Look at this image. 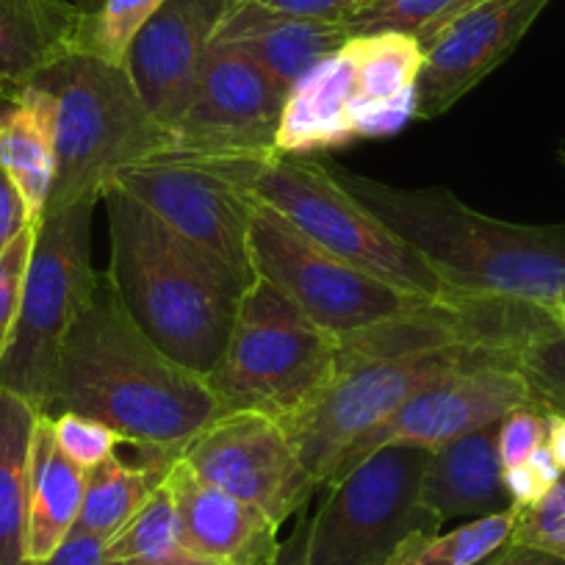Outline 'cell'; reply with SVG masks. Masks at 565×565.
Instances as JSON below:
<instances>
[{
    "label": "cell",
    "mask_w": 565,
    "mask_h": 565,
    "mask_svg": "<svg viewBox=\"0 0 565 565\" xmlns=\"http://www.w3.org/2000/svg\"><path fill=\"white\" fill-rule=\"evenodd\" d=\"M78 413L106 424L170 469L222 411L203 374L167 355L125 311L106 271L70 328L53 377L47 416Z\"/></svg>",
    "instance_id": "obj_1"
},
{
    "label": "cell",
    "mask_w": 565,
    "mask_h": 565,
    "mask_svg": "<svg viewBox=\"0 0 565 565\" xmlns=\"http://www.w3.org/2000/svg\"><path fill=\"white\" fill-rule=\"evenodd\" d=\"M335 178L441 275L452 297H488L565 319V225H521L444 186L405 189L333 167Z\"/></svg>",
    "instance_id": "obj_2"
},
{
    "label": "cell",
    "mask_w": 565,
    "mask_h": 565,
    "mask_svg": "<svg viewBox=\"0 0 565 565\" xmlns=\"http://www.w3.org/2000/svg\"><path fill=\"white\" fill-rule=\"evenodd\" d=\"M108 280L125 311L167 355L209 377L225 352L244 280L164 225L117 183L106 189Z\"/></svg>",
    "instance_id": "obj_3"
},
{
    "label": "cell",
    "mask_w": 565,
    "mask_h": 565,
    "mask_svg": "<svg viewBox=\"0 0 565 565\" xmlns=\"http://www.w3.org/2000/svg\"><path fill=\"white\" fill-rule=\"evenodd\" d=\"M34 86L53 97L56 125L47 209L100 203L125 170L175 148V130L148 111L125 64L73 51L51 64Z\"/></svg>",
    "instance_id": "obj_4"
},
{
    "label": "cell",
    "mask_w": 565,
    "mask_h": 565,
    "mask_svg": "<svg viewBox=\"0 0 565 565\" xmlns=\"http://www.w3.org/2000/svg\"><path fill=\"white\" fill-rule=\"evenodd\" d=\"M427 455L385 447L324 482L317 510L280 543L275 565H391L413 535L441 530L422 504Z\"/></svg>",
    "instance_id": "obj_5"
},
{
    "label": "cell",
    "mask_w": 565,
    "mask_h": 565,
    "mask_svg": "<svg viewBox=\"0 0 565 565\" xmlns=\"http://www.w3.org/2000/svg\"><path fill=\"white\" fill-rule=\"evenodd\" d=\"M339 339L319 328L275 282L255 275L238 300L225 352L209 374L222 411L286 418L330 380Z\"/></svg>",
    "instance_id": "obj_6"
},
{
    "label": "cell",
    "mask_w": 565,
    "mask_h": 565,
    "mask_svg": "<svg viewBox=\"0 0 565 565\" xmlns=\"http://www.w3.org/2000/svg\"><path fill=\"white\" fill-rule=\"evenodd\" d=\"M486 361H510L482 347H427L385 355L339 358L328 383L291 416L280 418L302 463L322 488L347 449L405 405L416 391L458 369ZM515 366V363H513Z\"/></svg>",
    "instance_id": "obj_7"
},
{
    "label": "cell",
    "mask_w": 565,
    "mask_h": 565,
    "mask_svg": "<svg viewBox=\"0 0 565 565\" xmlns=\"http://www.w3.org/2000/svg\"><path fill=\"white\" fill-rule=\"evenodd\" d=\"M255 200L319 247L396 289L430 300H455L424 255L361 203L330 164L306 156H277L255 183Z\"/></svg>",
    "instance_id": "obj_8"
},
{
    "label": "cell",
    "mask_w": 565,
    "mask_h": 565,
    "mask_svg": "<svg viewBox=\"0 0 565 565\" xmlns=\"http://www.w3.org/2000/svg\"><path fill=\"white\" fill-rule=\"evenodd\" d=\"M95 205L75 203L45 209L36 225L12 344L0 358V383L31 402L40 413H47L51 405L64 339L100 277L92 266Z\"/></svg>",
    "instance_id": "obj_9"
},
{
    "label": "cell",
    "mask_w": 565,
    "mask_h": 565,
    "mask_svg": "<svg viewBox=\"0 0 565 565\" xmlns=\"http://www.w3.org/2000/svg\"><path fill=\"white\" fill-rule=\"evenodd\" d=\"M271 161L170 150L125 170L117 178V186L148 205L189 244L244 280H253L249 225L258 205L255 183Z\"/></svg>",
    "instance_id": "obj_10"
},
{
    "label": "cell",
    "mask_w": 565,
    "mask_h": 565,
    "mask_svg": "<svg viewBox=\"0 0 565 565\" xmlns=\"http://www.w3.org/2000/svg\"><path fill=\"white\" fill-rule=\"evenodd\" d=\"M249 260L255 275L275 282L306 317L339 341L399 322L430 308L433 302H441L396 289L347 264L302 236L264 203L255 205L249 225Z\"/></svg>",
    "instance_id": "obj_11"
},
{
    "label": "cell",
    "mask_w": 565,
    "mask_h": 565,
    "mask_svg": "<svg viewBox=\"0 0 565 565\" xmlns=\"http://www.w3.org/2000/svg\"><path fill=\"white\" fill-rule=\"evenodd\" d=\"M181 458L211 486L253 504L277 526L302 513L319 491L286 424L260 411L220 413Z\"/></svg>",
    "instance_id": "obj_12"
},
{
    "label": "cell",
    "mask_w": 565,
    "mask_h": 565,
    "mask_svg": "<svg viewBox=\"0 0 565 565\" xmlns=\"http://www.w3.org/2000/svg\"><path fill=\"white\" fill-rule=\"evenodd\" d=\"M541 407L524 374L508 361H486L433 380L396 407L385 422L358 438L335 475L385 447L433 449L502 422L519 407ZM543 411V407H541ZM333 475V477H335ZM330 477V480H333Z\"/></svg>",
    "instance_id": "obj_13"
},
{
    "label": "cell",
    "mask_w": 565,
    "mask_h": 565,
    "mask_svg": "<svg viewBox=\"0 0 565 565\" xmlns=\"http://www.w3.org/2000/svg\"><path fill=\"white\" fill-rule=\"evenodd\" d=\"M282 103L286 92L247 53L214 42L198 92L175 125L172 150L220 159H277Z\"/></svg>",
    "instance_id": "obj_14"
},
{
    "label": "cell",
    "mask_w": 565,
    "mask_h": 565,
    "mask_svg": "<svg viewBox=\"0 0 565 565\" xmlns=\"http://www.w3.org/2000/svg\"><path fill=\"white\" fill-rule=\"evenodd\" d=\"M233 0H164L141 25L125 56V70L141 103L164 128L186 114L214 34Z\"/></svg>",
    "instance_id": "obj_15"
},
{
    "label": "cell",
    "mask_w": 565,
    "mask_h": 565,
    "mask_svg": "<svg viewBox=\"0 0 565 565\" xmlns=\"http://www.w3.org/2000/svg\"><path fill=\"white\" fill-rule=\"evenodd\" d=\"M552 0H482L424 47L416 119L447 114L510 58Z\"/></svg>",
    "instance_id": "obj_16"
},
{
    "label": "cell",
    "mask_w": 565,
    "mask_h": 565,
    "mask_svg": "<svg viewBox=\"0 0 565 565\" xmlns=\"http://www.w3.org/2000/svg\"><path fill=\"white\" fill-rule=\"evenodd\" d=\"M164 482L175 499L183 543L194 557L227 565H275L280 526L260 510L211 486L186 458L172 460Z\"/></svg>",
    "instance_id": "obj_17"
},
{
    "label": "cell",
    "mask_w": 565,
    "mask_h": 565,
    "mask_svg": "<svg viewBox=\"0 0 565 565\" xmlns=\"http://www.w3.org/2000/svg\"><path fill=\"white\" fill-rule=\"evenodd\" d=\"M350 40L347 25L277 14L255 0H233L214 34L220 45L247 53L286 95L302 75L335 56Z\"/></svg>",
    "instance_id": "obj_18"
},
{
    "label": "cell",
    "mask_w": 565,
    "mask_h": 565,
    "mask_svg": "<svg viewBox=\"0 0 565 565\" xmlns=\"http://www.w3.org/2000/svg\"><path fill=\"white\" fill-rule=\"evenodd\" d=\"M497 424L455 438L427 455L422 504L441 526L455 519L471 521L513 508L497 449Z\"/></svg>",
    "instance_id": "obj_19"
},
{
    "label": "cell",
    "mask_w": 565,
    "mask_h": 565,
    "mask_svg": "<svg viewBox=\"0 0 565 565\" xmlns=\"http://www.w3.org/2000/svg\"><path fill=\"white\" fill-rule=\"evenodd\" d=\"M355 97V62L347 45L302 75L286 95L275 148L280 156H313L358 141L350 106Z\"/></svg>",
    "instance_id": "obj_20"
},
{
    "label": "cell",
    "mask_w": 565,
    "mask_h": 565,
    "mask_svg": "<svg viewBox=\"0 0 565 565\" xmlns=\"http://www.w3.org/2000/svg\"><path fill=\"white\" fill-rule=\"evenodd\" d=\"M78 0H0V103H14L51 64L75 51Z\"/></svg>",
    "instance_id": "obj_21"
},
{
    "label": "cell",
    "mask_w": 565,
    "mask_h": 565,
    "mask_svg": "<svg viewBox=\"0 0 565 565\" xmlns=\"http://www.w3.org/2000/svg\"><path fill=\"white\" fill-rule=\"evenodd\" d=\"M86 471L58 449L51 416L34 430L29 475V563L45 559L75 530L84 504Z\"/></svg>",
    "instance_id": "obj_22"
},
{
    "label": "cell",
    "mask_w": 565,
    "mask_h": 565,
    "mask_svg": "<svg viewBox=\"0 0 565 565\" xmlns=\"http://www.w3.org/2000/svg\"><path fill=\"white\" fill-rule=\"evenodd\" d=\"M0 167L23 194L31 220L40 222L56 172L53 97L40 86L31 84L18 100L0 108Z\"/></svg>",
    "instance_id": "obj_23"
},
{
    "label": "cell",
    "mask_w": 565,
    "mask_h": 565,
    "mask_svg": "<svg viewBox=\"0 0 565 565\" xmlns=\"http://www.w3.org/2000/svg\"><path fill=\"white\" fill-rule=\"evenodd\" d=\"M42 413L0 383V565L29 563V475Z\"/></svg>",
    "instance_id": "obj_24"
},
{
    "label": "cell",
    "mask_w": 565,
    "mask_h": 565,
    "mask_svg": "<svg viewBox=\"0 0 565 565\" xmlns=\"http://www.w3.org/2000/svg\"><path fill=\"white\" fill-rule=\"evenodd\" d=\"M167 469L153 463H125L119 455L86 471L84 504L75 530L111 541L164 482Z\"/></svg>",
    "instance_id": "obj_25"
},
{
    "label": "cell",
    "mask_w": 565,
    "mask_h": 565,
    "mask_svg": "<svg viewBox=\"0 0 565 565\" xmlns=\"http://www.w3.org/2000/svg\"><path fill=\"white\" fill-rule=\"evenodd\" d=\"M108 557L117 565H181L192 559L183 543L181 519L167 482H161L139 513L106 541Z\"/></svg>",
    "instance_id": "obj_26"
},
{
    "label": "cell",
    "mask_w": 565,
    "mask_h": 565,
    "mask_svg": "<svg viewBox=\"0 0 565 565\" xmlns=\"http://www.w3.org/2000/svg\"><path fill=\"white\" fill-rule=\"evenodd\" d=\"M515 504L502 513L471 519L449 532L413 535L391 565H480L504 548L515 530Z\"/></svg>",
    "instance_id": "obj_27"
},
{
    "label": "cell",
    "mask_w": 565,
    "mask_h": 565,
    "mask_svg": "<svg viewBox=\"0 0 565 565\" xmlns=\"http://www.w3.org/2000/svg\"><path fill=\"white\" fill-rule=\"evenodd\" d=\"M355 62V97L352 100H388L416 92L424 67V47L402 34L352 36L347 42Z\"/></svg>",
    "instance_id": "obj_28"
},
{
    "label": "cell",
    "mask_w": 565,
    "mask_h": 565,
    "mask_svg": "<svg viewBox=\"0 0 565 565\" xmlns=\"http://www.w3.org/2000/svg\"><path fill=\"white\" fill-rule=\"evenodd\" d=\"M482 0H363L347 20L350 36L402 34L427 47Z\"/></svg>",
    "instance_id": "obj_29"
},
{
    "label": "cell",
    "mask_w": 565,
    "mask_h": 565,
    "mask_svg": "<svg viewBox=\"0 0 565 565\" xmlns=\"http://www.w3.org/2000/svg\"><path fill=\"white\" fill-rule=\"evenodd\" d=\"M161 7L164 0H95L84 9L75 51L108 64H125L134 36Z\"/></svg>",
    "instance_id": "obj_30"
},
{
    "label": "cell",
    "mask_w": 565,
    "mask_h": 565,
    "mask_svg": "<svg viewBox=\"0 0 565 565\" xmlns=\"http://www.w3.org/2000/svg\"><path fill=\"white\" fill-rule=\"evenodd\" d=\"M51 427L58 449L84 471L95 469L106 458L117 455V449L125 444V438L119 433H114L111 427L95 422V418L78 416V413H58V416H51Z\"/></svg>",
    "instance_id": "obj_31"
},
{
    "label": "cell",
    "mask_w": 565,
    "mask_h": 565,
    "mask_svg": "<svg viewBox=\"0 0 565 565\" xmlns=\"http://www.w3.org/2000/svg\"><path fill=\"white\" fill-rule=\"evenodd\" d=\"M515 530L510 543L541 548L565 559V471L552 491L530 508H515Z\"/></svg>",
    "instance_id": "obj_32"
},
{
    "label": "cell",
    "mask_w": 565,
    "mask_h": 565,
    "mask_svg": "<svg viewBox=\"0 0 565 565\" xmlns=\"http://www.w3.org/2000/svg\"><path fill=\"white\" fill-rule=\"evenodd\" d=\"M36 225L25 227L20 236H14L7 247L0 249V358L9 350L18 324L20 306H23L25 277H29L31 253H34Z\"/></svg>",
    "instance_id": "obj_33"
},
{
    "label": "cell",
    "mask_w": 565,
    "mask_h": 565,
    "mask_svg": "<svg viewBox=\"0 0 565 565\" xmlns=\"http://www.w3.org/2000/svg\"><path fill=\"white\" fill-rule=\"evenodd\" d=\"M546 444V411L541 407H519L497 424V449L504 469L524 463Z\"/></svg>",
    "instance_id": "obj_34"
},
{
    "label": "cell",
    "mask_w": 565,
    "mask_h": 565,
    "mask_svg": "<svg viewBox=\"0 0 565 565\" xmlns=\"http://www.w3.org/2000/svg\"><path fill=\"white\" fill-rule=\"evenodd\" d=\"M350 117L358 139L399 134L411 119H416V92L388 97V100H352Z\"/></svg>",
    "instance_id": "obj_35"
},
{
    "label": "cell",
    "mask_w": 565,
    "mask_h": 565,
    "mask_svg": "<svg viewBox=\"0 0 565 565\" xmlns=\"http://www.w3.org/2000/svg\"><path fill=\"white\" fill-rule=\"evenodd\" d=\"M559 475L563 471L557 469V463L548 455L546 444H543L524 463H515L510 469H504V488L510 493V502L515 508H530V504L541 502L552 491L554 482L559 480Z\"/></svg>",
    "instance_id": "obj_36"
},
{
    "label": "cell",
    "mask_w": 565,
    "mask_h": 565,
    "mask_svg": "<svg viewBox=\"0 0 565 565\" xmlns=\"http://www.w3.org/2000/svg\"><path fill=\"white\" fill-rule=\"evenodd\" d=\"M255 3L269 12L289 14V18L344 25L361 9L363 0H255Z\"/></svg>",
    "instance_id": "obj_37"
},
{
    "label": "cell",
    "mask_w": 565,
    "mask_h": 565,
    "mask_svg": "<svg viewBox=\"0 0 565 565\" xmlns=\"http://www.w3.org/2000/svg\"><path fill=\"white\" fill-rule=\"evenodd\" d=\"M34 565H117L108 557L106 541L84 530H73L45 559Z\"/></svg>",
    "instance_id": "obj_38"
},
{
    "label": "cell",
    "mask_w": 565,
    "mask_h": 565,
    "mask_svg": "<svg viewBox=\"0 0 565 565\" xmlns=\"http://www.w3.org/2000/svg\"><path fill=\"white\" fill-rule=\"evenodd\" d=\"M29 225H34L29 205H25L23 194L14 186L9 172L0 167V249L7 247L14 236H20Z\"/></svg>",
    "instance_id": "obj_39"
},
{
    "label": "cell",
    "mask_w": 565,
    "mask_h": 565,
    "mask_svg": "<svg viewBox=\"0 0 565 565\" xmlns=\"http://www.w3.org/2000/svg\"><path fill=\"white\" fill-rule=\"evenodd\" d=\"M482 565H565V559L554 557V554L541 552V548L521 546V543H508L499 548L493 557H488Z\"/></svg>",
    "instance_id": "obj_40"
},
{
    "label": "cell",
    "mask_w": 565,
    "mask_h": 565,
    "mask_svg": "<svg viewBox=\"0 0 565 565\" xmlns=\"http://www.w3.org/2000/svg\"><path fill=\"white\" fill-rule=\"evenodd\" d=\"M546 449L559 471H565V413H546Z\"/></svg>",
    "instance_id": "obj_41"
},
{
    "label": "cell",
    "mask_w": 565,
    "mask_h": 565,
    "mask_svg": "<svg viewBox=\"0 0 565 565\" xmlns=\"http://www.w3.org/2000/svg\"><path fill=\"white\" fill-rule=\"evenodd\" d=\"M181 565H227V563H220V559H205V557H192L186 559V563Z\"/></svg>",
    "instance_id": "obj_42"
},
{
    "label": "cell",
    "mask_w": 565,
    "mask_h": 565,
    "mask_svg": "<svg viewBox=\"0 0 565 565\" xmlns=\"http://www.w3.org/2000/svg\"><path fill=\"white\" fill-rule=\"evenodd\" d=\"M557 161H559V167H563V170H565V141L557 148Z\"/></svg>",
    "instance_id": "obj_43"
},
{
    "label": "cell",
    "mask_w": 565,
    "mask_h": 565,
    "mask_svg": "<svg viewBox=\"0 0 565 565\" xmlns=\"http://www.w3.org/2000/svg\"><path fill=\"white\" fill-rule=\"evenodd\" d=\"M480 565H482V563H480Z\"/></svg>",
    "instance_id": "obj_44"
}]
</instances>
